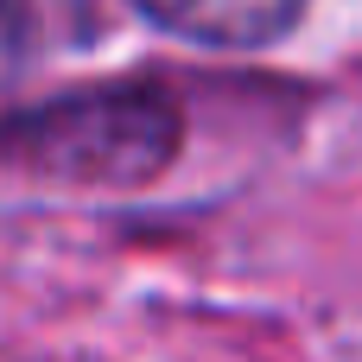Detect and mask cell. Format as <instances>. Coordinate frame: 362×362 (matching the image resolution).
Segmentation results:
<instances>
[{
  "label": "cell",
  "mask_w": 362,
  "mask_h": 362,
  "mask_svg": "<svg viewBox=\"0 0 362 362\" xmlns=\"http://www.w3.org/2000/svg\"><path fill=\"white\" fill-rule=\"evenodd\" d=\"M38 6L32 0H0V89H13L32 64H38Z\"/></svg>",
  "instance_id": "3957f363"
},
{
  "label": "cell",
  "mask_w": 362,
  "mask_h": 362,
  "mask_svg": "<svg viewBox=\"0 0 362 362\" xmlns=\"http://www.w3.org/2000/svg\"><path fill=\"white\" fill-rule=\"evenodd\" d=\"M146 19H159L178 38L216 45V51H255L299 25L305 0H134Z\"/></svg>",
  "instance_id": "7a4b0ae2"
},
{
  "label": "cell",
  "mask_w": 362,
  "mask_h": 362,
  "mask_svg": "<svg viewBox=\"0 0 362 362\" xmlns=\"http://www.w3.org/2000/svg\"><path fill=\"white\" fill-rule=\"evenodd\" d=\"M185 140V115L165 89H76L64 102L25 108L0 121V159L57 185L134 191L172 165Z\"/></svg>",
  "instance_id": "6da1fadb"
}]
</instances>
